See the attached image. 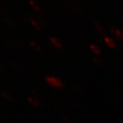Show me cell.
Masks as SVG:
<instances>
[{
  "label": "cell",
  "instance_id": "1",
  "mask_svg": "<svg viewBox=\"0 0 123 123\" xmlns=\"http://www.w3.org/2000/svg\"><path fill=\"white\" fill-rule=\"evenodd\" d=\"M64 3L69 7L73 13L77 16L81 14L82 6L77 0H64Z\"/></svg>",
  "mask_w": 123,
  "mask_h": 123
},
{
  "label": "cell",
  "instance_id": "2",
  "mask_svg": "<svg viewBox=\"0 0 123 123\" xmlns=\"http://www.w3.org/2000/svg\"><path fill=\"white\" fill-rule=\"evenodd\" d=\"M47 84L53 88H63L64 87V81L55 76H47L46 77Z\"/></svg>",
  "mask_w": 123,
  "mask_h": 123
},
{
  "label": "cell",
  "instance_id": "3",
  "mask_svg": "<svg viewBox=\"0 0 123 123\" xmlns=\"http://www.w3.org/2000/svg\"><path fill=\"white\" fill-rule=\"evenodd\" d=\"M49 41L51 43V45L57 50H62L63 49V43L60 40H59L55 37H50L49 38Z\"/></svg>",
  "mask_w": 123,
  "mask_h": 123
},
{
  "label": "cell",
  "instance_id": "4",
  "mask_svg": "<svg viewBox=\"0 0 123 123\" xmlns=\"http://www.w3.org/2000/svg\"><path fill=\"white\" fill-rule=\"evenodd\" d=\"M110 32L112 34V35L114 36L116 38H117L120 41H123V31L119 30L115 27H110Z\"/></svg>",
  "mask_w": 123,
  "mask_h": 123
},
{
  "label": "cell",
  "instance_id": "5",
  "mask_svg": "<svg viewBox=\"0 0 123 123\" xmlns=\"http://www.w3.org/2000/svg\"><path fill=\"white\" fill-rule=\"evenodd\" d=\"M92 23L93 25H94L96 30L98 31V33L101 35H105V27H103V25L101 24V23H99L98 21H96L95 19H93L92 20Z\"/></svg>",
  "mask_w": 123,
  "mask_h": 123
},
{
  "label": "cell",
  "instance_id": "6",
  "mask_svg": "<svg viewBox=\"0 0 123 123\" xmlns=\"http://www.w3.org/2000/svg\"><path fill=\"white\" fill-rule=\"evenodd\" d=\"M104 41H105V44H107V46L109 47L110 48L115 49L117 47V44H116V41H114V40L111 38L109 36H104Z\"/></svg>",
  "mask_w": 123,
  "mask_h": 123
},
{
  "label": "cell",
  "instance_id": "7",
  "mask_svg": "<svg viewBox=\"0 0 123 123\" xmlns=\"http://www.w3.org/2000/svg\"><path fill=\"white\" fill-rule=\"evenodd\" d=\"M90 49L91 51L96 56H100V55H101V54H102V50H101V49L98 46H97L96 44H91L90 45Z\"/></svg>",
  "mask_w": 123,
  "mask_h": 123
},
{
  "label": "cell",
  "instance_id": "8",
  "mask_svg": "<svg viewBox=\"0 0 123 123\" xmlns=\"http://www.w3.org/2000/svg\"><path fill=\"white\" fill-rule=\"evenodd\" d=\"M92 62L96 65V66L99 68H103L104 67V63H103V60L99 57H94L92 58Z\"/></svg>",
  "mask_w": 123,
  "mask_h": 123
},
{
  "label": "cell",
  "instance_id": "9",
  "mask_svg": "<svg viewBox=\"0 0 123 123\" xmlns=\"http://www.w3.org/2000/svg\"><path fill=\"white\" fill-rule=\"evenodd\" d=\"M53 107L55 110H57L59 111H62L64 110V106L63 103L58 101H55L53 102Z\"/></svg>",
  "mask_w": 123,
  "mask_h": 123
},
{
  "label": "cell",
  "instance_id": "10",
  "mask_svg": "<svg viewBox=\"0 0 123 123\" xmlns=\"http://www.w3.org/2000/svg\"><path fill=\"white\" fill-rule=\"evenodd\" d=\"M73 88L77 94H84V89L81 86L77 85V84H75V85H73Z\"/></svg>",
  "mask_w": 123,
  "mask_h": 123
},
{
  "label": "cell",
  "instance_id": "11",
  "mask_svg": "<svg viewBox=\"0 0 123 123\" xmlns=\"http://www.w3.org/2000/svg\"><path fill=\"white\" fill-rule=\"evenodd\" d=\"M72 106L73 108H75V110L79 111H84V106L82 105L81 104H80L79 103L77 102H73L72 103Z\"/></svg>",
  "mask_w": 123,
  "mask_h": 123
},
{
  "label": "cell",
  "instance_id": "12",
  "mask_svg": "<svg viewBox=\"0 0 123 123\" xmlns=\"http://www.w3.org/2000/svg\"><path fill=\"white\" fill-rule=\"evenodd\" d=\"M62 120H63V123H73V120L67 116H63Z\"/></svg>",
  "mask_w": 123,
  "mask_h": 123
},
{
  "label": "cell",
  "instance_id": "13",
  "mask_svg": "<svg viewBox=\"0 0 123 123\" xmlns=\"http://www.w3.org/2000/svg\"><path fill=\"white\" fill-rule=\"evenodd\" d=\"M120 21H121V23H122V24H123V17L121 18V19H120Z\"/></svg>",
  "mask_w": 123,
  "mask_h": 123
},
{
  "label": "cell",
  "instance_id": "14",
  "mask_svg": "<svg viewBox=\"0 0 123 123\" xmlns=\"http://www.w3.org/2000/svg\"></svg>",
  "mask_w": 123,
  "mask_h": 123
}]
</instances>
